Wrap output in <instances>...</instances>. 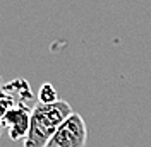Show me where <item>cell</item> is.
<instances>
[{"label": "cell", "mask_w": 151, "mask_h": 147, "mask_svg": "<svg viewBox=\"0 0 151 147\" xmlns=\"http://www.w3.org/2000/svg\"><path fill=\"white\" fill-rule=\"evenodd\" d=\"M38 103H43V104H52V103L58 101V96H57V89L52 86L50 82H45L40 87V96H38Z\"/></svg>", "instance_id": "cell-5"}, {"label": "cell", "mask_w": 151, "mask_h": 147, "mask_svg": "<svg viewBox=\"0 0 151 147\" xmlns=\"http://www.w3.org/2000/svg\"><path fill=\"white\" fill-rule=\"evenodd\" d=\"M88 128L79 113H72L58 127L47 147H86Z\"/></svg>", "instance_id": "cell-2"}, {"label": "cell", "mask_w": 151, "mask_h": 147, "mask_svg": "<svg viewBox=\"0 0 151 147\" xmlns=\"http://www.w3.org/2000/svg\"><path fill=\"white\" fill-rule=\"evenodd\" d=\"M2 113L12 110V108H35V96L31 92L28 81L16 79L2 86Z\"/></svg>", "instance_id": "cell-3"}, {"label": "cell", "mask_w": 151, "mask_h": 147, "mask_svg": "<svg viewBox=\"0 0 151 147\" xmlns=\"http://www.w3.org/2000/svg\"><path fill=\"white\" fill-rule=\"evenodd\" d=\"M31 108H12V110L2 113V127L9 132L12 140L26 138L31 127Z\"/></svg>", "instance_id": "cell-4"}, {"label": "cell", "mask_w": 151, "mask_h": 147, "mask_svg": "<svg viewBox=\"0 0 151 147\" xmlns=\"http://www.w3.org/2000/svg\"><path fill=\"white\" fill-rule=\"evenodd\" d=\"M74 111L70 104L58 99L52 104L36 103L31 113V127L28 137L24 138V147H47L58 127L65 121Z\"/></svg>", "instance_id": "cell-1"}]
</instances>
